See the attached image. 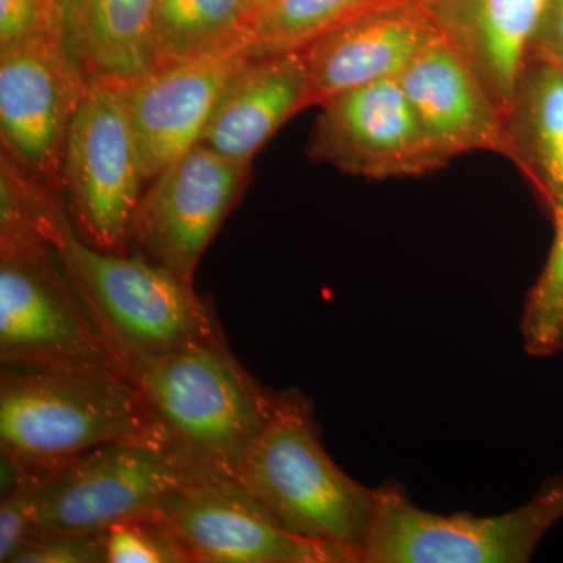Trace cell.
Masks as SVG:
<instances>
[{
    "instance_id": "5bb4252c",
    "label": "cell",
    "mask_w": 563,
    "mask_h": 563,
    "mask_svg": "<svg viewBox=\"0 0 563 563\" xmlns=\"http://www.w3.org/2000/svg\"><path fill=\"white\" fill-rule=\"evenodd\" d=\"M440 35L420 0H396L333 25L301 51L307 107H320L351 88L398 79Z\"/></svg>"
},
{
    "instance_id": "8992f818",
    "label": "cell",
    "mask_w": 563,
    "mask_h": 563,
    "mask_svg": "<svg viewBox=\"0 0 563 563\" xmlns=\"http://www.w3.org/2000/svg\"><path fill=\"white\" fill-rule=\"evenodd\" d=\"M144 184L121 87L91 84L70 124L62 169L66 209L81 240L125 254Z\"/></svg>"
},
{
    "instance_id": "9c48e42d",
    "label": "cell",
    "mask_w": 563,
    "mask_h": 563,
    "mask_svg": "<svg viewBox=\"0 0 563 563\" xmlns=\"http://www.w3.org/2000/svg\"><path fill=\"white\" fill-rule=\"evenodd\" d=\"M90 85L66 32L0 49L3 152L52 190L63 188L66 141Z\"/></svg>"
},
{
    "instance_id": "484cf974",
    "label": "cell",
    "mask_w": 563,
    "mask_h": 563,
    "mask_svg": "<svg viewBox=\"0 0 563 563\" xmlns=\"http://www.w3.org/2000/svg\"><path fill=\"white\" fill-rule=\"evenodd\" d=\"M52 472L29 470L13 490L0 496V562L10 563L18 548L35 531L41 493Z\"/></svg>"
},
{
    "instance_id": "7402d4cb",
    "label": "cell",
    "mask_w": 563,
    "mask_h": 563,
    "mask_svg": "<svg viewBox=\"0 0 563 563\" xmlns=\"http://www.w3.org/2000/svg\"><path fill=\"white\" fill-rule=\"evenodd\" d=\"M396 0H269L252 20V57L302 51L321 33Z\"/></svg>"
},
{
    "instance_id": "ffe728a7",
    "label": "cell",
    "mask_w": 563,
    "mask_h": 563,
    "mask_svg": "<svg viewBox=\"0 0 563 563\" xmlns=\"http://www.w3.org/2000/svg\"><path fill=\"white\" fill-rule=\"evenodd\" d=\"M252 20L243 0H155V69L250 40Z\"/></svg>"
},
{
    "instance_id": "4fadbf2b",
    "label": "cell",
    "mask_w": 563,
    "mask_h": 563,
    "mask_svg": "<svg viewBox=\"0 0 563 563\" xmlns=\"http://www.w3.org/2000/svg\"><path fill=\"white\" fill-rule=\"evenodd\" d=\"M251 58L243 41L121 87L146 181L199 144L222 91Z\"/></svg>"
},
{
    "instance_id": "d4e9b609",
    "label": "cell",
    "mask_w": 563,
    "mask_h": 563,
    "mask_svg": "<svg viewBox=\"0 0 563 563\" xmlns=\"http://www.w3.org/2000/svg\"><path fill=\"white\" fill-rule=\"evenodd\" d=\"M66 32V0H0V49Z\"/></svg>"
},
{
    "instance_id": "7c38bea8",
    "label": "cell",
    "mask_w": 563,
    "mask_h": 563,
    "mask_svg": "<svg viewBox=\"0 0 563 563\" xmlns=\"http://www.w3.org/2000/svg\"><path fill=\"white\" fill-rule=\"evenodd\" d=\"M247 173L250 165L196 144L151 181L129 247L192 284L203 251L239 199Z\"/></svg>"
},
{
    "instance_id": "7a4b0ae2",
    "label": "cell",
    "mask_w": 563,
    "mask_h": 563,
    "mask_svg": "<svg viewBox=\"0 0 563 563\" xmlns=\"http://www.w3.org/2000/svg\"><path fill=\"white\" fill-rule=\"evenodd\" d=\"M128 440L166 444L125 374L2 365L0 453L25 468L55 470Z\"/></svg>"
},
{
    "instance_id": "2e32d148",
    "label": "cell",
    "mask_w": 563,
    "mask_h": 563,
    "mask_svg": "<svg viewBox=\"0 0 563 563\" xmlns=\"http://www.w3.org/2000/svg\"><path fill=\"white\" fill-rule=\"evenodd\" d=\"M506 117L547 0H420Z\"/></svg>"
},
{
    "instance_id": "9a60e30c",
    "label": "cell",
    "mask_w": 563,
    "mask_h": 563,
    "mask_svg": "<svg viewBox=\"0 0 563 563\" xmlns=\"http://www.w3.org/2000/svg\"><path fill=\"white\" fill-rule=\"evenodd\" d=\"M398 81L448 161L483 151L506 157L503 111L442 35L407 65Z\"/></svg>"
},
{
    "instance_id": "44dd1931",
    "label": "cell",
    "mask_w": 563,
    "mask_h": 563,
    "mask_svg": "<svg viewBox=\"0 0 563 563\" xmlns=\"http://www.w3.org/2000/svg\"><path fill=\"white\" fill-rule=\"evenodd\" d=\"M55 190L24 172L7 152L0 162V257L55 251L63 211Z\"/></svg>"
},
{
    "instance_id": "4316f807",
    "label": "cell",
    "mask_w": 563,
    "mask_h": 563,
    "mask_svg": "<svg viewBox=\"0 0 563 563\" xmlns=\"http://www.w3.org/2000/svg\"><path fill=\"white\" fill-rule=\"evenodd\" d=\"M10 563H106L101 536L36 531Z\"/></svg>"
},
{
    "instance_id": "3957f363",
    "label": "cell",
    "mask_w": 563,
    "mask_h": 563,
    "mask_svg": "<svg viewBox=\"0 0 563 563\" xmlns=\"http://www.w3.org/2000/svg\"><path fill=\"white\" fill-rule=\"evenodd\" d=\"M235 481L287 531L342 548L362 563L377 488L352 479L329 457L312 404L302 393H277Z\"/></svg>"
},
{
    "instance_id": "277c9868",
    "label": "cell",
    "mask_w": 563,
    "mask_h": 563,
    "mask_svg": "<svg viewBox=\"0 0 563 563\" xmlns=\"http://www.w3.org/2000/svg\"><path fill=\"white\" fill-rule=\"evenodd\" d=\"M54 247L122 372L140 358L224 339L195 285L143 255L96 250L81 240L68 209Z\"/></svg>"
},
{
    "instance_id": "8fae6325",
    "label": "cell",
    "mask_w": 563,
    "mask_h": 563,
    "mask_svg": "<svg viewBox=\"0 0 563 563\" xmlns=\"http://www.w3.org/2000/svg\"><path fill=\"white\" fill-rule=\"evenodd\" d=\"M309 155L365 179L418 177L446 168L398 79L339 92L320 106Z\"/></svg>"
},
{
    "instance_id": "d6986e66",
    "label": "cell",
    "mask_w": 563,
    "mask_h": 563,
    "mask_svg": "<svg viewBox=\"0 0 563 563\" xmlns=\"http://www.w3.org/2000/svg\"><path fill=\"white\" fill-rule=\"evenodd\" d=\"M154 10L155 0H66V36L90 84L154 73Z\"/></svg>"
},
{
    "instance_id": "f1b7e54d",
    "label": "cell",
    "mask_w": 563,
    "mask_h": 563,
    "mask_svg": "<svg viewBox=\"0 0 563 563\" xmlns=\"http://www.w3.org/2000/svg\"><path fill=\"white\" fill-rule=\"evenodd\" d=\"M268 2L269 0H243L246 9L251 11L252 18H255V14H257L258 11H261Z\"/></svg>"
},
{
    "instance_id": "ac0fdd59",
    "label": "cell",
    "mask_w": 563,
    "mask_h": 563,
    "mask_svg": "<svg viewBox=\"0 0 563 563\" xmlns=\"http://www.w3.org/2000/svg\"><path fill=\"white\" fill-rule=\"evenodd\" d=\"M506 158L548 214L563 203V65L529 55L504 117Z\"/></svg>"
},
{
    "instance_id": "ba28073f",
    "label": "cell",
    "mask_w": 563,
    "mask_h": 563,
    "mask_svg": "<svg viewBox=\"0 0 563 563\" xmlns=\"http://www.w3.org/2000/svg\"><path fill=\"white\" fill-rule=\"evenodd\" d=\"M195 472L199 470L157 440L107 444L52 472L33 532L101 536L118 521L157 512Z\"/></svg>"
},
{
    "instance_id": "5b68a950",
    "label": "cell",
    "mask_w": 563,
    "mask_h": 563,
    "mask_svg": "<svg viewBox=\"0 0 563 563\" xmlns=\"http://www.w3.org/2000/svg\"><path fill=\"white\" fill-rule=\"evenodd\" d=\"M563 518V474L531 501L493 517L442 515L415 506L399 485L377 488L362 563H525Z\"/></svg>"
},
{
    "instance_id": "30bf717a",
    "label": "cell",
    "mask_w": 563,
    "mask_h": 563,
    "mask_svg": "<svg viewBox=\"0 0 563 563\" xmlns=\"http://www.w3.org/2000/svg\"><path fill=\"white\" fill-rule=\"evenodd\" d=\"M157 512L191 563H355L342 548L287 531L239 481L221 474L192 473Z\"/></svg>"
},
{
    "instance_id": "83f0119b",
    "label": "cell",
    "mask_w": 563,
    "mask_h": 563,
    "mask_svg": "<svg viewBox=\"0 0 563 563\" xmlns=\"http://www.w3.org/2000/svg\"><path fill=\"white\" fill-rule=\"evenodd\" d=\"M532 54L553 58L563 65V0H547Z\"/></svg>"
},
{
    "instance_id": "52a82bcc",
    "label": "cell",
    "mask_w": 563,
    "mask_h": 563,
    "mask_svg": "<svg viewBox=\"0 0 563 563\" xmlns=\"http://www.w3.org/2000/svg\"><path fill=\"white\" fill-rule=\"evenodd\" d=\"M0 362L124 374L55 251L0 257Z\"/></svg>"
},
{
    "instance_id": "e0dca14e",
    "label": "cell",
    "mask_w": 563,
    "mask_h": 563,
    "mask_svg": "<svg viewBox=\"0 0 563 563\" xmlns=\"http://www.w3.org/2000/svg\"><path fill=\"white\" fill-rule=\"evenodd\" d=\"M307 90L301 51L252 57L222 91L199 143L251 165L274 133L307 109Z\"/></svg>"
},
{
    "instance_id": "6da1fadb",
    "label": "cell",
    "mask_w": 563,
    "mask_h": 563,
    "mask_svg": "<svg viewBox=\"0 0 563 563\" xmlns=\"http://www.w3.org/2000/svg\"><path fill=\"white\" fill-rule=\"evenodd\" d=\"M124 374L172 450L199 472L232 479L276 402L225 339L140 358Z\"/></svg>"
},
{
    "instance_id": "603a6c76",
    "label": "cell",
    "mask_w": 563,
    "mask_h": 563,
    "mask_svg": "<svg viewBox=\"0 0 563 563\" xmlns=\"http://www.w3.org/2000/svg\"><path fill=\"white\" fill-rule=\"evenodd\" d=\"M554 240L543 272L526 298L521 335L533 357L563 351V203L550 214Z\"/></svg>"
},
{
    "instance_id": "cb8c5ba5",
    "label": "cell",
    "mask_w": 563,
    "mask_h": 563,
    "mask_svg": "<svg viewBox=\"0 0 563 563\" xmlns=\"http://www.w3.org/2000/svg\"><path fill=\"white\" fill-rule=\"evenodd\" d=\"M106 563H191L158 512L111 525L101 533Z\"/></svg>"
}]
</instances>
